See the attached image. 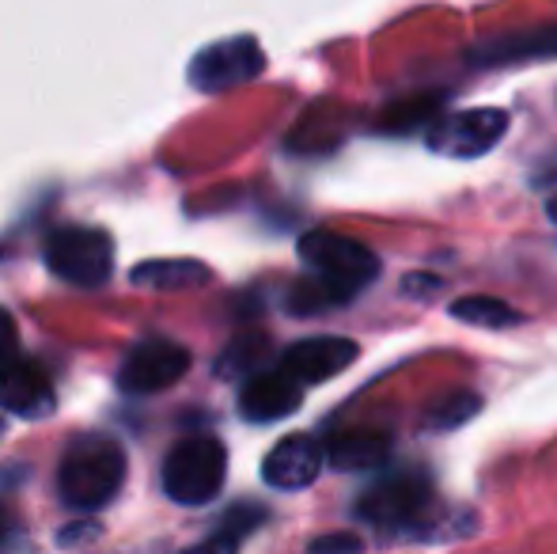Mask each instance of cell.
Returning <instances> with one entry per match:
<instances>
[{
	"mask_svg": "<svg viewBox=\"0 0 557 554\" xmlns=\"http://www.w3.org/2000/svg\"><path fill=\"white\" fill-rule=\"evenodd\" d=\"M125 479V452L111 436H81L61 459V494L73 509H99Z\"/></svg>",
	"mask_w": 557,
	"mask_h": 554,
	"instance_id": "1",
	"label": "cell"
},
{
	"mask_svg": "<svg viewBox=\"0 0 557 554\" xmlns=\"http://www.w3.org/2000/svg\"><path fill=\"white\" fill-rule=\"evenodd\" d=\"M433 479L421 471H398L380 479L372 490H364V497L357 502V517L364 525L380 528V532L395 535H421V528L429 525L433 513Z\"/></svg>",
	"mask_w": 557,
	"mask_h": 554,
	"instance_id": "2",
	"label": "cell"
},
{
	"mask_svg": "<svg viewBox=\"0 0 557 554\" xmlns=\"http://www.w3.org/2000/svg\"><path fill=\"white\" fill-rule=\"evenodd\" d=\"M300 259L337 296V304L364 293L375 281V274H380V259L364 244L326 229H315L300 239Z\"/></svg>",
	"mask_w": 557,
	"mask_h": 554,
	"instance_id": "3",
	"label": "cell"
},
{
	"mask_svg": "<svg viewBox=\"0 0 557 554\" xmlns=\"http://www.w3.org/2000/svg\"><path fill=\"white\" fill-rule=\"evenodd\" d=\"M227 475V452L213 436H190L163 459V490L178 505H206L221 494Z\"/></svg>",
	"mask_w": 557,
	"mask_h": 554,
	"instance_id": "4",
	"label": "cell"
},
{
	"mask_svg": "<svg viewBox=\"0 0 557 554\" xmlns=\"http://www.w3.org/2000/svg\"><path fill=\"white\" fill-rule=\"evenodd\" d=\"M46 267L58 278H65L69 285H107V278L114 274V244L107 232L69 224V229L50 232V239H46Z\"/></svg>",
	"mask_w": 557,
	"mask_h": 554,
	"instance_id": "5",
	"label": "cell"
},
{
	"mask_svg": "<svg viewBox=\"0 0 557 554\" xmlns=\"http://www.w3.org/2000/svg\"><path fill=\"white\" fill-rule=\"evenodd\" d=\"M265 69L262 46L250 35H235L224 42H213L194 58L190 84L198 91H232L239 84H250Z\"/></svg>",
	"mask_w": 557,
	"mask_h": 554,
	"instance_id": "6",
	"label": "cell"
},
{
	"mask_svg": "<svg viewBox=\"0 0 557 554\" xmlns=\"http://www.w3.org/2000/svg\"><path fill=\"white\" fill-rule=\"evenodd\" d=\"M508 130V114L497 107H478V111H459L436 119L429 126V148L451 160H474L485 156Z\"/></svg>",
	"mask_w": 557,
	"mask_h": 554,
	"instance_id": "7",
	"label": "cell"
},
{
	"mask_svg": "<svg viewBox=\"0 0 557 554\" xmlns=\"http://www.w3.org/2000/svg\"><path fill=\"white\" fill-rule=\"evenodd\" d=\"M190 369V354L175 342H140L122 365V387L129 395H156L178 384Z\"/></svg>",
	"mask_w": 557,
	"mask_h": 554,
	"instance_id": "8",
	"label": "cell"
},
{
	"mask_svg": "<svg viewBox=\"0 0 557 554\" xmlns=\"http://www.w3.org/2000/svg\"><path fill=\"white\" fill-rule=\"evenodd\" d=\"M357 357H360L357 342L326 334V338H304V342H296V346H288L285 354H281L277 369L288 372V377H293L300 387H308V384H323V380H334L337 372L349 369Z\"/></svg>",
	"mask_w": 557,
	"mask_h": 554,
	"instance_id": "9",
	"label": "cell"
},
{
	"mask_svg": "<svg viewBox=\"0 0 557 554\" xmlns=\"http://www.w3.org/2000/svg\"><path fill=\"white\" fill-rule=\"evenodd\" d=\"M323 464H326L323 444L308 433H293L262 459V479L273 490H304L319 479Z\"/></svg>",
	"mask_w": 557,
	"mask_h": 554,
	"instance_id": "10",
	"label": "cell"
},
{
	"mask_svg": "<svg viewBox=\"0 0 557 554\" xmlns=\"http://www.w3.org/2000/svg\"><path fill=\"white\" fill-rule=\"evenodd\" d=\"M0 407L20 418H46L53 410V387L42 365L12 357L0 365Z\"/></svg>",
	"mask_w": 557,
	"mask_h": 554,
	"instance_id": "11",
	"label": "cell"
},
{
	"mask_svg": "<svg viewBox=\"0 0 557 554\" xmlns=\"http://www.w3.org/2000/svg\"><path fill=\"white\" fill-rule=\"evenodd\" d=\"M304 399V387L296 384L288 372L281 369H270V372H255L247 380L239 395V410L247 421H277V418H288Z\"/></svg>",
	"mask_w": 557,
	"mask_h": 554,
	"instance_id": "12",
	"label": "cell"
},
{
	"mask_svg": "<svg viewBox=\"0 0 557 554\" xmlns=\"http://www.w3.org/2000/svg\"><path fill=\"white\" fill-rule=\"evenodd\" d=\"M543 58H557V23H550V27H528V30H516V35L490 38V42H482V46L470 50V61L482 65V69L516 65V61H543Z\"/></svg>",
	"mask_w": 557,
	"mask_h": 554,
	"instance_id": "13",
	"label": "cell"
},
{
	"mask_svg": "<svg viewBox=\"0 0 557 554\" xmlns=\"http://www.w3.org/2000/svg\"><path fill=\"white\" fill-rule=\"evenodd\" d=\"M323 456L334 471H375L387 464L391 436L380 429H349V433H337L323 444Z\"/></svg>",
	"mask_w": 557,
	"mask_h": 554,
	"instance_id": "14",
	"label": "cell"
},
{
	"mask_svg": "<svg viewBox=\"0 0 557 554\" xmlns=\"http://www.w3.org/2000/svg\"><path fill=\"white\" fill-rule=\"evenodd\" d=\"M133 285L140 288H160V293H183V288H201L209 285L213 270L198 259H156V262H140L133 270Z\"/></svg>",
	"mask_w": 557,
	"mask_h": 554,
	"instance_id": "15",
	"label": "cell"
},
{
	"mask_svg": "<svg viewBox=\"0 0 557 554\" xmlns=\"http://www.w3.org/2000/svg\"><path fill=\"white\" fill-rule=\"evenodd\" d=\"M451 316L459 323L470 327H485V331H505V327L523 323V316L505 300H493V296H459L451 304Z\"/></svg>",
	"mask_w": 557,
	"mask_h": 554,
	"instance_id": "16",
	"label": "cell"
},
{
	"mask_svg": "<svg viewBox=\"0 0 557 554\" xmlns=\"http://www.w3.org/2000/svg\"><path fill=\"white\" fill-rule=\"evenodd\" d=\"M436 111H441V96H410L391 103L387 111L380 114V130L387 134H413L421 126H433Z\"/></svg>",
	"mask_w": 557,
	"mask_h": 554,
	"instance_id": "17",
	"label": "cell"
},
{
	"mask_svg": "<svg viewBox=\"0 0 557 554\" xmlns=\"http://www.w3.org/2000/svg\"><path fill=\"white\" fill-rule=\"evenodd\" d=\"M478 410H482V395L451 392V395L436 399L433 407L425 410V418H421V429H429V433H451V429L467 426V421L474 418Z\"/></svg>",
	"mask_w": 557,
	"mask_h": 554,
	"instance_id": "18",
	"label": "cell"
},
{
	"mask_svg": "<svg viewBox=\"0 0 557 554\" xmlns=\"http://www.w3.org/2000/svg\"><path fill=\"white\" fill-rule=\"evenodd\" d=\"M262 520H265V513H262V509H250V505H239V509H232V513L224 517L221 532L235 535V540H243V535L255 532V525H262Z\"/></svg>",
	"mask_w": 557,
	"mask_h": 554,
	"instance_id": "19",
	"label": "cell"
},
{
	"mask_svg": "<svg viewBox=\"0 0 557 554\" xmlns=\"http://www.w3.org/2000/svg\"><path fill=\"white\" fill-rule=\"evenodd\" d=\"M360 551H364V543L352 532L323 535V540H311V547H308V554H360Z\"/></svg>",
	"mask_w": 557,
	"mask_h": 554,
	"instance_id": "20",
	"label": "cell"
},
{
	"mask_svg": "<svg viewBox=\"0 0 557 554\" xmlns=\"http://www.w3.org/2000/svg\"><path fill=\"white\" fill-rule=\"evenodd\" d=\"M235 551H239V540H235V535H227V532H216V535H209V540L186 547L183 554H235Z\"/></svg>",
	"mask_w": 557,
	"mask_h": 554,
	"instance_id": "21",
	"label": "cell"
},
{
	"mask_svg": "<svg viewBox=\"0 0 557 554\" xmlns=\"http://www.w3.org/2000/svg\"><path fill=\"white\" fill-rule=\"evenodd\" d=\"M15 346H20V338H15V319L0 308V365H8L12 357H20L15 354Z\"/></svg>",
	"mask_w": 557,
	"mask_h": 554,
	"instance_id": "22",
	"label": "cell"
},
{
	"mask_svg": "<svg viewBox=\"0 0 557 554\" xmlns=\"http://www.w3.org/2000/svg\"><path fill=\"white\" fill-rule=\"evenodd\" d=\"M436 285H441V281H436V278H421V274L413 278V274H410V278L403 281V293H406V296H413V293L425 296V293H433Z\"/></svg>",
	"mask_w": 557,
	"mask_h": 554,
	"instance_id": "23",
	"label": "cell"
},
{
	"mask_svg": "<svg viewBox=\"0 0 557 554\" xmlns=\"http://www.w3.org/2000/svg\"><path fill=\"white\" fill-rule=\"evenodd\" d=\"M546 213H550V221L557 224V194H554V198H550V206H546Z\"/></svg>",
	"mask_w": 557,
	"mask_h": 554,
	"instance_id": "24",
	"label": "cell"
},
{
	"mask_svg": "<svg viewBox=\"0 0 557 554\" xmlns=\"http://www.w3.org/2000/svg\"><path fill=\"white\" fill-rule=\"evenodd\" d=\"M0 433H4V421H0Z\"/></svg>",
	"mask_w": 557,
	"mask_h": 554,
	"instance_id": "25",
	"label": "cell"
}]
</instances>
